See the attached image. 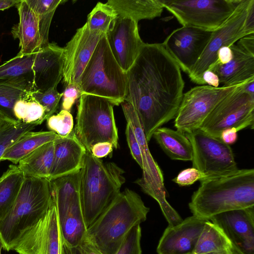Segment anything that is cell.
I'll return each mask as SVG.
<instances>
[{
	"mask_svg": "<svg viewBox=\"0 0 254 254\" xmlns=\"http://www.w3.org/2000/svg\"><path fill=\"white\" fill-rule=\"evenodd\" d=\"M63 94L62 110L70 112L76 100L79 98L83 93L79 84L70 83L66 85Z\"/></svg>",
	"mask_w": 254,
	"mask_h": 254,
	"instance_id": "cell-41",
	"label": "cell"
},
{
	"mask_svg": "<svg viewBox=\"0 0 254 254\" xmlns=\"http://www.w3.org/2000/svg\"><path fill=\"white\" fill-rule=\"evenodd\" d=\"M118 15L136 21L161 16L164 6L162 0H109L106 2Z\"/></svg>",
	"mask_w": 254,
	"mask_h": 254,
	"instance_id": "cell-28",
	"label": "cell"
},
{
	"mask_svg": "<svg viewBox=\"0 0 254 254\" xmlns=\"http://www.w3.org/2000/svg\"><path fill=\"white\" fill-rule=\"evenodd\" d=\"M52 200L50 180L25 177L13 204L0 219V240L5 250H12L21 234L45 215Z\"/></svg>",
	"mask_w": 254,
	"mask_h": 254,
	"instance_id": "cell-5",
	"label": "cell"
},
{
	"mask_svg": "<svg viewBox=\"0 0 254 254\" xmlns=\"http://www.w3.org/2000/svg\"><path fill=\"white\" fill-rule=\"evenodd\" d=\"M63 245V254H81L86 227L78 187L67 190L57 206Z\"/></svg>",
	"mask_w": 254,
	"mask_h": 254,
	"instance_id": "cell-15",
	"label": "cell"
},
{
	"mask_svg": "<svg viewBox=\"0 0 254 254\" xmlns=\"http://www.w3.org/2000/svg\"><path fill=\"white\" fill-rule=\"evenodd\" d=\"M64 49L49 43L35 54L33 91L44 92L57 87L63 77Z\"/></svg>",
	"mask_w": 254,
	"mask_h": 254,
	"instance_id": "cell-21",
	"label": "cell"
},
{
	"mask_svg": "<svg viewBox=\"0 0 254 254\" xmlns=\"http://www.w3.org/2000/svg\"><path fill=\"white\" fill-rule=\"evenodd\" d=\"M3 119L0 116V127L2 123Z\"/></svg>",
	"mask_w": 254,
	"mask_h": 254,
	"instance_id": "cell-53",
	"label": "cell"
},
{
	"mask_svg": "<svg viewBox=\"0 0 254 254\" xmlns=\"http://www.w3.org/2000/svg\"><path fill=\"white\" fill-rule=\"evenodd\" d=\"M83 94L104 98L119 106L127 95V75L115 60L104 34L81 75Z\"/></svg>",
	"mask_w": 254,
	"mask_h": 254,
	"instance_id": "cell-6",
	"label": "cell"
},
{
	"mask_svg": "<svg viewBox=\"0 0 254 254\" xmlns=\"http://www.w3.org/2000/svg\"><path fill=\"white\" fill-rule=\"evenodd\" d=\"M121 104L127 123L134 132L142 156V176L135 183L144 192L154 198L160 207H163L168 202L166 200L163 173L150 153L142 124L133 106L126 101Z\"/></svg>",
	"mask_w": 254,
	"mask_h": 254,
	"instance_id": "cell-14",
	"label": "cell"
},
{
	"mask_svg": "<svg viewBox=\"0 0 254 254\" xmlns=\"http://www.w3.org/2000/svg\"><path fill=\"white\" fill-rule=\"evenodd\" d=\"M3 248L2 243L0 240V254H1V249Z\"/></svg>",
	"mask_w": 254,
	"mask_h": 254,
	"instance_id": "cell-52",
	"label": "cell"
},
{
	"mask_svg": "<svg viewBox=\"0 0 254 254\" xmlns=\"http://www.w3.org/2000/svg\"><path fill=\"white\" fill-rule=\"evenodd\" d=\"M183 26L214 31L233 14L241 0H162Z\"/></svg>",
	"mask_w": 254,
	"mask_h": 254,
	"instance_id": "cell-10",
	"label": "cell"
},
{
	"mask_svg": "<svg viewBox=\"0 0 254 254\" xmlns=\"http://www.w3.org/2000/svg\"><path fill=\"white\" fill-rule=\"evenodd\" d=\"M54 154V141L46 143L24 157L17 166L25 177L49 180Z\"/></svg>",
	"mask_w": 254,
	"mask_h": 254,
	"instance_id": "cell-27",
	"label": "cell"
},
{
	"mask_svg": "<svg viewBox=\"0 0 254 254\" xmlns=\"http://www.w3.org/2000/svg\"><path fill=\"white\" fill-rule=\"evenodd\" d=\"M199 182L189 203L193 216L209 220L223 212L254 206V169H238Z\"/></svg>",
	"mask_w": 254,
	"mask_h": 254,
	"instance_id": "cell-2",
	"label": "cell"
},
{
	"mask_svg": "<svg viewBox=\"0 0 254 254\" xmlns=\"http://www.w3.org/2000/svg\"><path fill=\"white\" fill-rule=\"evenodd\" d=\"M60 136L52 131H29L22 135L10 146L0 159L17 165L24 157L46 143L53 141Z\"/></svg>",
	"mask_w": 254,
	"mask_h": 254,
	"instance_id": "cell-29",
	"label": "cell"
},
{
	"mask_svg": "<svg viewBox=\"0 0 254 254\" xmlns=\"http://www.w3.org/2000/svg\"><path fill=\"white\" fill-rule=\"evenodd\" d=\"M127 75L125 101L133 106L148 142L177 115L185 85L181 68L162 43H144Z\"/></svg>",
	"mask_w": 254,
	"mask_h": 254,
	"instance_id": "cell-1",
	"label": "cell"
},
{
	"mask_svg": "<svg viewBox=\"0 0 254 254\" xmlns=\"http://www.w3.org/2000/svg\"><path fill=\"white\" fill-rule=\"evenodd\" d=\"M237 44L248 52L254 55V34H252L241 38Z\"/></svg>",
	"mask_w": 254,
	"mask_h": 254,
	"instance_id": "cell-46",
	"label": "cell"
},
{
	"mask_svg": "<svg viewBox=\"0 0 254 254\" xmlns=\"http://www.w3.org/2000/svg\"><path fill=\"white\" fill-rule=\"evenodd\" d=\"M28 93L20 89L0 84V116L7 120L17 121L13 113L14 105Z\"/></svg>",
	"mask_w": 254,
	"mask_h": 254,
	"instance_id": "cell-36",
	"label": "cell"
},
{
	"mask_svg": "<svg viewBox=\"0 0 254 254\" xmlns=\"http://www.w3.org/2000/svg\"><path fill=\"white\" fill-rule=\"evenodd\" d=\"M206 254H233L231 249L226 250L217 252L211 253Z\"/></svg>",
	"mask_w": 254,
	"mask_h": 254,
	"instance_id": "cell-51",
	"label": "cell"
},
{
	"mask_svg": "<svg viewBox=\"0 0 254 254\" xmlns=\"http://www.w3.org/2000/svg\"><path fill=\"white\" fill-rule=\"evenodd\" d=\"M202 79L205 84L207 83L208 85L212 87H218L220 84L218 76L209 70L204 72L202 74Z\"/></svg>",
	"mask_w": 254,
	"mask_h": 254,
	"instance_id": "cell-47",
	"label": "cell"
},
{
	"mask_svg": "<svg viewBox=\"0 0 254 254\" xmlns=\"http://www.w3.org/2000/svg\"><path fill=\"white\" fill-rule=\"evenodd\" d=\"M81 254H100L88 244L83 243L81 248Z\"/></svg>",
	"mask_w": 254,
	"mask_h": 254,
	"instance_id": "cell-49",
	"label": "cell"
},
{
	"mask_svg": "<svg viewBox=\"0 0 254 254\" xmlns=\"http://www.w3.org/2000/svg\"><path fill=\"white\" fill-rule=\"evenodd\" d=\"M232 57L233 53L230 47L227 46L223 47L218 51L217 60L214 64H226L232 60Z\"/></svg>",
	"mask_w": 254,
	"mask_h": 254,
	"instance_id": "cell-44",
	"label": "cell"
},
{
	"mask_svg": "<svg viewBox=\"0 0 254 254\" xmlns=\"http://www.w3.org/2000/svg\"><path fill=\"white\" fill-rule=\"evenodd\" d=\"M209 221L224 233L233 254H254V206L223 212Z\"/></svg>",
	"mask_w": 254,
	"mask_h": 254,
	"instance_id": "cell-17",
	"label": "cell"
},
{
	"mask_svg": "<svg viewBox=\"0 0 254 254\" xmlns=\"http://www.w3.org/2000/svg\"><path fill=\"white\" fill-rule=\"evenodd\" d=\"M124 173L115 163H104L86 150L80 170L79 191L87 229L121 192L126 182Z\"/></svg>",
	"mask_w": 254,
	"mask_h": 254,
	"instance_id": "cell-4",
	"label": "cell"
},
{
	"mask_svg": "<svg viewBox=\"0 0 254 254\" xmlns=\"http://www.w3.org/2000/svg\"><path fill=\"white\" fill-rule=\"evenodd\" d=\"M206 221L192 215L168 226L159 241L158 254H192Z\"/></svg>",
	"mask_w": 254,
	"mask_h": 254,
	"instance_id": "cell-20",
	"label": "cell"
},
{
	"mask_svg": "<svg viewBox=\"0 0 254 254\" xmlns=\"http://www.w3.org/2000/svg\"><path fill=\"white\" fill-rule=\"evenodd\" d=\"M63 94V93H59L57 88L50 89L44 92L33 91L30 93L33 99L43 107L46 120L56 112Z\"/></svg>",
	"mask_w": 254,
	"mask_h": 254,
	"instance_id": "cell-38",
	"label": "cell"
},
{
	"mask_svg": "<svg viewBox=\"0 0 254 254\" xmlns=\"http://www.w3.org/2000/svg\"><path fill=\"white\" fill-rule=\"evenodd\" d=\"M254 34V0H241L233 14L212 32L204 51L189 76L198 84H205L202 74L217 60L218 51L230 47L241 38Z\"/></svg>",
	"mask_w": 254,
	"mask_h": 254,
	"instance_id": "cell-8",
	"label": "cell"
},
{
	"mask_svg": "<svg viewBox=\"0 0 254 254\" xmlns=\"http://www.w3.org/2000/svg\"><path fill=\"white\" fill-rule=\"evenodd\" d=\"M21 0H0V10L15 6Z\"/></svg>",
	"mask_w": 254,
	"mask_h": 254,
	"instance_id": "cell-48",
	"label": "cell"
},
{
	"mask_svg": "<svg viewBox=\"0 0 254 254\" xmlns=\"http://www.w3.org/2000/svg\"><path fill=\"white\" fill-rule=\"evenodd\" d=\"M152 137L163 151L172 160L192 161V148L185 133L167 127H160Z\"/></svg>",
	"mask_w": 254,
	"mask_h": 254,
	"instance_id": "cell-26",
	"label": "cell"
},
{
	"mask_svg": "<svg viewBox=\"0 0 254 254\" xmlns=\"http://www.w3.org/2000/svg\"><path fill=\"white\" fill-rule=\"evenodd\" d=\"M185 134L192 148V167L204 174V179L227 175L238 169L231 146L220 138L199 128Z\"/></svg>",
	"mask_w": 254,
	"mask_h": 254,
	"instance_id": "cell-11",
	"label": "cell"
},
{
	"mask_svg": "<svg viewBox=\"0 0 254 254\" xmlns=\"http://www.w3.org/2000/svg\"><path fill=\"white\" fill-rule=\"evenodd\" d=\"M205 177L206 176L204 174L197 169L191 167L181 171L172 181L180 186H189Z\"/></svg>",
	"mask_w": 254,
	"mask_h": 254,
	"instance_id": "cell-40",
	"label": "cell"
},
{
	"mask_svg": "<svg viewBox=\"0 0 254 254\" xmlns=\"http://www.w3.org/2000/svg\"><path fill=\"white\" fill-rule=\"evenodd\" d=\"M232 60L225 64H214L207 70L214 72L223 87L240 84L254 79V55L237 43L230 47Z\"/></svg>",
	"mask_w": 254,
	"mask_h": 254,
	"instance_id": "cell-23",
	"label": "cell"
},
{
	"mask_svg": "<svg viewBox=\"0 0 254 254\" xmlns=\"http://www.w3.org/2000/svg\"><path fill=\"white\" fill-rule=\"evenodd\" d=\"M212 32L183 26L173 30L162 44L180 68L189 75L204 51Z\"/></svg>",
	"mask_w": 254,
	"mask_h": 254,
	"instance_id": "cell-16",
	"label": "cell"
},
{
	"mask_svg": "<svg viewBox=\"0 0 254 254\" xmlns=\"http://www.w3.org/2000/svg\"><path fill=\"white\" fill-rule=\"evenodd\" d=\"M35 54L17 55L0 65V84L33 91L34 73L32 66Z\"/></svg>",
	"mask_w": 254,
	"mask_h": 254,
	"instance_id": "cell-25",
	"label": "cell"
},
{
	"mask_svg": "<svg viewBox=\"0 0 254 254\" xmlns=\"http://www.w3.org/2000/svg\"><path fill=\"white\" fill-rule=\"evenodd\" d=\"M19 14V22L13 26L11 33L18 39L20 48L19 55L36 53L41 47L37 16L29 7L25 0H21L16 5Z\"/></svg>",
	"mask_w": 254,
	"mask_h": 254,
	"instance_id": "cell-24",
	"label": "cell"
},
{
	"mask_svg": "<svg viewBox=\"0 0 254 254\" xmlns=\"http://www.w3.org/2000/svg\"><path fill=\"white\" fill-rule=\"evenodd\" d=\"M140 224L133 227L126 235L115 254H142Z\"/></svg>",
	"mask_w": 254,
	"mask_h": 254,
	"instance_id": "cell-39",
	"label": "cell"
},
{
	"mask_svg": "<svg viewBox=\"0 0 254 254\" xmlns=\"http://www.w3.org/2000/svg\"><path fill=\"white\" fill-rule=\"evenodd\" d=\"M238 131L234 128L223 130L220 134V139L225 143L230 145L234 143L238 138Z\"/></svg>",
	"mask_w": 254,
	"mask_h": 254,
	"instance_id": "cell-45",
	"label": "cell"
},
{
	"mask_svg": "<svg viewBox=\"0 0 254 254\" xmlns=\"http://www.w3.org/2000/svg\"><path fill=\"white\" fill-rule=\"evenodd\" d=\"M126 135L131 154L142 170L143 160L140 147L131 127L128 124L126 127Z\"/></svg>",
	"mask_w": 254,
	"mask_h": 254,
	"instance_id": "cell-42",
	"label": "cell"
},
{
	"mask_svg": "<svg viewBox=\"0 0 254 254\" xmlns=\"http://www.w3.org/2000/svg\"><path fill=\"white\" fill-rule=\"evenodd\" d=\"M104 34L99 31H91L86 23L76 30L64 48L63 78L65 85L70 83L79 84L83 70Z\"/></svg>",
	"mask_w": 254,
	"mask_h": 254,
	"instance_id": "cell-18",
	"label": "cell"
},
{
	"mask_svg": "<svg viewBox=\"0 0 254 254\" xmlns=\"http://www.w3.org/2000/svg\"><path fill=\"white\" fill-rule=\"evenodd\" d=\"M37 124H26L20 121H11L3 119L0 127V161L7 148L22 135L32 131Z\"/></svg>",
	"mask_w": 254,
	"mask_h": 254,
	"instance_id": "cell-34",
	"label": "cell"
},
{
	"mask_svg": "<svg viewBox=\"0 0 254 254\" xmlns=\"http://www.w3.org/2000/svg\"><path fill=\"white\" fill-rule=\"evenodd\" d=\"M25 178L16 165H10L0 177V219L13 204Z\"/></svg>",
	"mask_w": 254,
	"mask_h": 254,
	"instance_id": "cell-30",
	"label": "cell"
},
{
	"mask_svg": "<svg viewBox=\"0 0 254 254\" xmlns=\"http://www.w3.org/2000/svg\"><path fill=\"white\" fill-rule=\"evenodd\" d=\"M16 119L26 124L41 125L45 119L43 107L27 94L16 102L13 107Z\"/></svg>",
	"mask_w": 254,
	"mask_h": 254,
	"instance_id": "cell-33",
	"label": "cell"
},
{
	"mask_svg": "<svg viewBox=\"0 0 254 254\" xmlns=\"http://www.w3.org/2000/svg\"><path fill=\"white\" fill-rule=\"evenodd\" d=\"M231 249L223 231L209 220L206 221L192 254H206Z\"/></svg>",
	"mask_w": 254,
	"mask_h": 254,
	"instance_id": "cell-31",
	"label": "cell"
},
{
	"mask_svg": "<svg viewBox=\"0 0 254 254\" xmlns=\"http://www.w3.org/2000/svg\"><path fill=\"white\" fill-rule=\"evenodd\" d=\"M113 149V146L112 143L108 142H101L94 144L90 152L95 157L100 158L108 155L112 152Z\"/></svg>",
	"mask_w": 254,
	"mask_h": 254,
	"instance_id": "cell-43",
	"label": "cell"
},
{
	"mask_svg": "<svg viewBox=\"0 0 254 254\" xmlns=\"http://www.w3.org/2000/svg\"><path fill=\"white\" fill-rule=\"evenodd\" d=\"M29 7L36 14L38 21L41 40L40 49L49 44V32L51 23L58 6L66 1L62 0H25Z\"/></svg>",
	"mask_w": 254,
	"mask_h": 254,
	"instance_id": "cell-32",
	"label": "cell"
},
{
	"mask_svg": "<svg viewBox=\"0 0 254 254\" xmlns=\"http://www.w3.org/2000/svg\"><path fill=\"white\" fill-rule=\"evenodd\" d=\"M86 150L74 131L54 140V154L49 180L67 176L79 171Z\"/></svg>",
	"mask_w": 254,
	"mask_h": 254,
	"instance_id": "cell-22",
	"label": "cell"
},
{
	"mask_svg": "<svg viewBox=\"0 0 254 254\" xmlns=\"http://www.w3.org/2000/svg\"><path fill=\"white\" fill-rule=\"evenodd\" d=\"M109 100L99 96L82 94L79 98L74 134L85 147L91 151L92 146L101 142L118 148V132L114 106Z\"/></svg>",
	"mask_w": 254,
	"mask_h": 254,
	"instance_id": "cell-7",
	"label": "cell"
},
{
	"mask_svg": "<svg viewBox=\"0 0 254 254\" xmlns=\"http://www.w3.org/2000/svg\"><path fill=\"white\" fill-rule=\"evenodd\" d=\"M243 83L229 87L205 85L191 88L183 94L174 127L185 133L199 128L214 107Z\"/></svg>",
	"mask_w": 254,
	"mask_h": 254,
	"instance_id": "cell-12",
	"label": "cell"
},
{
	"mask_svg": "<svg viewBox=\"0 0 254 254\" xmlns=\"http://www.w3.org/2000/svg\"><path fill=\"white\" fill-rule=\"evenodd\" d=\"M247 82L224 98L206 118L199 128L218 138L222 131L227 128H234L238 131L247 128L254 129V96L244 89Z\"/></svg>",
	"mask_w": 254,
	"mask_h": 254,
	"instance_id": "cell-9",
	"label": "cell"
},
{
	"mask_svg": "<svg viewBox=\"0 0 254 254\" xmlns=\"http://www.w3.org/2000/svg\"><path fill=\"white\" fill-rule=\"evenodd\" d=\"M117 16L116 12L107 3L98 2L88 15L86 23L91 31L106 34Z\"/></svg>",
	"mask_w": 254,
	"mask_h": 254,
	"instance_id": "cell-35",
	"label": "cell"
},
{
	"mask_svg": "<svg viewBox=\"0 0 254 254\" xmlns=\"http://www.w3.org/2000/svg\"><path fill=\"white\" fill-rule=\"evenodd\" d=\"M12 250L18 254H63L59 217L53 199L45 215L21 234Z\"/></svg>",
	"mask_w": 254,
	"mask_h": 254,
	"instance_id": "cell-13",
	"label": "cell"
},
{
	"mask_svg": "<svg viewBox=\"0 0 254 254\" xmlns=\"http://www.w3.org/2000/svg\"><path fill=\"white\" fill-rule=\"evenodd\" d=\"M149 211L140 195L126 189L87 229L83 242L100 254H115L128 232L145 221Z\"/></svg>",
	"mask_w": 254,
	"mask_h": 254,
	"instance_id": "cell-3",
	"label": "cell"
},
{
	"mask_svg": "<svg viewBox=\"0 0 254 254\" xmlns=\"http://www.w3.org/2000/svg\"><path fill=\"white\" fill-rule=\"evenodd\" d=\"M137 23L131 18L118 15L106 34L115 60L126 72L133 64L144 43L140 37Z\"/></svg>",
	"mask_w": 254,
	"mask_h": 254,
	"instance_id": "cell-19",
	"label": "cell"
},
{
	"mask_svg": "<svg viewBox=\"0 0 254 254\" xmlns=\"http://www.w3.org/2000/svg\"><path fill=\"white\" fill-rule=\"evenodd\" d=\"M50 131L61 136H66L73 131V119L70 112L62 110L57 115H53L47 120Z\"/></svg>",
	"mask_w": 254,
	"mask_h": 254,
	"instance_id": "cell-37",
	"label": "cell"
},
{
	"mask_svg": "<svg viewBox=\"0 0 254 254\" xmlns=\"http://www.w3.org/2000/svg\"><path fill=\"white\" fill-rule=\"evenodd\" d=\"M244 89L247 93L254 96V79L247 82L244 86Z\"/></svg>",
	"mask_w": 254,
	"mask_h": 254,
	"instance_id": "cell-50",
	"label": "cell"
}]
</instances>
